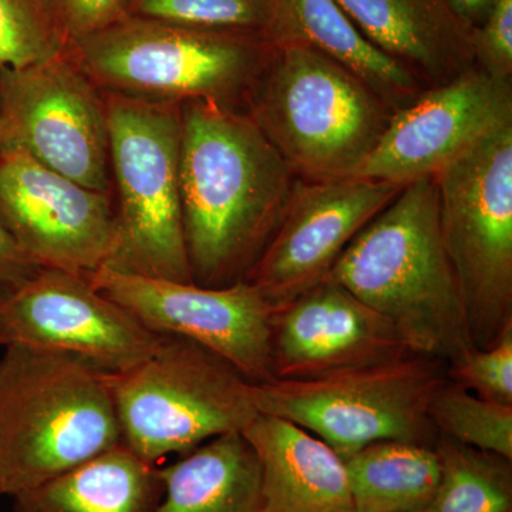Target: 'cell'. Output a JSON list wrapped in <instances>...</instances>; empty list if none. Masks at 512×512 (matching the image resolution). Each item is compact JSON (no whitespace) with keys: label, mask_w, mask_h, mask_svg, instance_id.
Instances as JSON below:
<instances>
[{"label":"cell","mask_w":512,"mask_h":512,"mask_svg":"<svg viewBox=\"0 0 512 512\" xmlns=\"http://www.w3.org/2000/svg\"><path fill=\"white\" fill-rule=\"evenodd\" d=\"M296 181L248 111L207 100L181 103V204L194 284L245 281Z\"/></svg>","instance_id":"1"},{"label":"cell","mask_w":512,"mask_h":512,"mask_svg":"<svg viewBox=\"0 0 512 512\" xmlns=\"http://www.w3.org/2000/svg\"><path fill=\"white\" fill-rule=\"evenodd\" d=\"M326 279L389 320L414 353L448 365L474 348L441 239L434 178L404 185L353 238Z\"/></svg>","instance_id":"2"},{"label":"cell","mask_w":512,"mask_h":512,"mask_svg":"<svg viewBox=\"0 0 512 512\" xmlns=\"http://www.w3.org/2000/svg\"><path fill=\"white\" fill-rule=\"evenodd\" d=\"M123 444L107 373L12 343L0 356V487L16 495Z\"/></svg>","instance_id":"3"},{"label":"cell","mask_w":512,"mask_h":512,"mask_svg":"<svg viewBox=\"0 0 512 512\" xmlns=\"http://www.w3.org/2000/svg\"><path fill=\"white\" fill-rule=\"evenodd\" d=\"M248 114L301 180L355 177L394 111L348 67L301 43L275 45Z\"/></svg>","instance_id":"4"},{"label":"cell","mask_w":512,"mask_h":512,"mask_svg":"<svg viewBox=\"0 0 512 512\" xmlns=\"http://www.w3.org/2000/svg\"><path fill=\"white\" fill-rule=\"evenodd\" d=\"M274 47L261 35L124 16L74 40L69 55L103 93L157 103L207 100L238 109Z\"/></svg>","instance_id":"5"},{"label":"cell","mask_w":512,"mask_h":512,"mask_svg":"<svg viewBox=\"0 0 512 512\" xmlns=\"http://www.w3.org/2000/svg\"><path fill=\"white\" fill-rule=\"evenodd\" d=\"M123 444L147 463L185 456L259 416L255 384L200 343L164 335L147 359L107 373Z\"/></svg>","instance_id":"6"},{"label":"cell","mask_w":512,"mask_h":512,"mask_svg":"<svg viewBox=\"0 0 512 512\" xmlns=\"http://www.w3.org/2000/svg\"><path fill=\"white\" fill-rule=\"evenodd\" d=\"M116 239L109 266L194 284L181 204V104L103 93Z\"/></svg>","instance_id":"7"},{"label":"cell","mask_w":512,"mask_h":512,"mask_svg":"<svg viewBox=\"0 0 512 512\" xmlns=\"http://www.w3.org/2000/svg\"><path fill=\"white\" fill-rule=\"evenodd\" d=\"M441 239L474 348L512 329V124L434 177Z\"/></svg>","instance_id":"8"},{"label":"cell","mask_w":512,"mask_h":512,"mask_svg":"<svg viewBox=\"0 0 512 512\" xmlns=\"http://www.w3.org/2000/svg\"><path fill=\"white\" fill-rule=\"evenodd\" d=\"M448 380L447 363L410 353L305 380L255 384L259 413L293 421L345 460L384 440L434 444V394Z\"/></svg>","instance_id":"9"},{"label":"cell","mask_w":512,"mask_h":512,"mask_svg":"<svg viewBox=\"0 0 512 512\" xmlns=\"http://www.w3.org/2000/svg\"><path fill=\"white\" fill-rule=\"evenodd\" d=\"M2 150H18L90 190H111L104 94L69 52L0 70Z\"/></svg>","instance_id":"10"},{"label":"cell","mask_w":512,"mask_h":512,"mask_svg":"<svg viewBox=\"0 0 512 512\" xmlns=\"http://www.w3.org/2000/svg\"><path fill=\"white\" fill-rule=\"evenodd\" d=\"M104 296L158 335L200 343L254 383L275 380L271 359L274 308L247 281L221 288L126 274L109 266L86 274Z\"/></svg>","instance_id":"11"},{"label":"cell","mask_w":512,"mask_h":512,"mask_svg":"<svg viewBox=\"0 0 512 512\" xmlns=\"http://www.w3.org/2000/svg\"><path fill=\"white\" fill-rule=\"evenodd\" d=\"M158 335L97 291L83 274L39 268L0 295V346L22 343L120 373L147 359Z\"/></svg>","instance_id":"12"},{"label":"cell","mask_w":512,"mask_h":512,"mask_svg":"<svg viewBox=\"0 0 512 512\" xmlns=\"http://www.w3.org/2000/svg\"><path fill=\"white\" fill-rule=\"evenodd\" d=\"M0 225L33 264L90 274L109 262L116 217L90 190L18 150L0 151Z\"/></svg>","instance_id":"13"},{"label":"cell","mask_w":512,"mask_h":512,"mask_svg":"<svg viewBox=\"0 0 512 512\" xmlns=\"http://www.w3.org/2000/svg\"><path fill=\"white\" fill-rule=\"evenodd\" d=\"M404 185L367 178L298 181L278 228L245 281L272 308L318 285L353 238Z\"/></svg>","instance_id":"14"},{"label":"cell","mask_w":512,"mask_h":512,"mask_svg":"<svg viewBox=\"0 0 512 512\" xmlns=\"http://www.w3.org/2000/svg\"><path fill=\"white\" fill-rule=\"evenodd\" d=\"M512 124V80L474 67L453 82L424 90L394 111L357 178L407 185L434 178L478 141Z\"/></svg>","instance_id":"15"},{"label":"cell","mask_w":512,"mask_h":512,"mask_svg":"<svg viewBox=\"0 0 512 512\" xmlns=\"http://www.w3.org/2000/svg\"><path fill=\"white\" fill-rule=\"evenodd\" d=\"M410 353L389 320L326 278L272 311L271 359L278 380L315 379Z\"/></svg>","instance_id":"16"},{"label":"cell","mask_w":512,"mask_h":512,"mask_svg":"<svg viewBox=\"0 0 512 512\" xmlns=\"http://www.w3.org/2000/svg\"><path fill=\"white\" fill-rule=\"evenodd\" d=\"M376 49L413 73L426 89L476 67L473 30L446 0H336Z\"/></svg>","instance_id":"17"},{"label":"cell","mask_w":512,"mask_h":512,"mask_svg":"<svg viewBox=\"0 0 512 512\" xmlns=\"http://www.w3.org/2000/svg\"><path fill=\"white\" fill-rule=\"evenodd\" d=\"M242 434L261 468L259 512H355L345 460L311 431L259 414Z\"/></svg>","instance_id":"18"},{"label":"cell","mask_w":512,"mask_h":512,"mask_svg":"<svg viewBox=\"0 0 512 512\" xmlns=\"http://www.w3.org/2000/svg\"><path fill=\"white\" fill-rule=\"evenodd\" d=\"M301 43L348 67L393 111L412 104L426 87L376 49L336 0H278L275 45Z\"/></svg>","instance_id":"19"},{"label":"cell","mask_w":512,"mask_h":512,"mask_svg":"<svg viewBox=\"0 0 512 512\" xmlns=\"http://www.w3.org/2000/svg\"><path fill=\"white\" fill-rule=\"evenodd\" d=\"M160 466L120 444L63 476L13 497V512H156Z\"/></svg>","instance_id":"20"},{"label":"cell","mask_w":512,"mask_h":512,"mask_svg":"<svg viewBox=\"0 0 512 512\" xmlns=\"http://www.w3.org/2000/svg\"><path fill=\"white\" fill-rule=\"evenodd\" d=\"M160 473L164 491L156 512L261 510V468L242 433L208 440Z\"/></svg>","instance_id":"21"},{"label":"cell","mask_w":512,"mask_h":512,"mask_svg":"<svg viewBox=\"0 0 512 512\" xmlns=\"http://www.w3.org/2000/svg\"><path fill=\"white\" fill-rule=\"evenodd\" d=\"M355 512H424L440 481L434 444L376 441L345 458Z\"/></svg>","instance_id":"22"},{"label":"cell","mask_w":512,"mask_h":512,"mask_svg":"<svg viewBox=\"0 0 512 512\" xmlns=\"http://www.w3.org/2000/svg\"><path fill=\"white\" fill-rule=\"evenodd\" d=\"M436 494L424 512H512V461L437 436Z\"/></svg>","instance_id":"23"},{"label":"cell","mask_w":512,"mask_h":512,"mask_svg":"<svg viewBox=\"0 0 512 512\" xmlns=\"http://www.w3.org/2000/svg\"><path fill=\"white\" fill-rule=\"evenodd\" d=\"M429 414L437 436L512 461V406L481 399L448 379L434 394Z\"/></svg>","instance_id":"24"},{"label":"cell","mask_w":512,"mask_h":512,"mask_svg":"<svg viewBox=\"0 0 512 512\" xmlns=\"http://www.w3.org/2000/svg\"><path fill=\"white\" fill-rule=\"evenodd\" d=\"M127 16L265 36L275 45L278 0H128Z\"/></svg>","instance_id":"25"},{"label":"cell","mask_w":512,"mask_h":512,"mask_svg":"<svg viewBox=\"0 0 512 512\" xmlns=\"http://www.w3.org/2000/svg\"><path fill=\"white\" fill-rule=\"evenodd\" d=\"M53 0H0V70H19L69 52Z\"/></svg>","instance_id":"26"},{"label":"cell","mask_w":512,"mask_h":512,"mask_svg":"<svg viewBox=\"0 0 512 512\" xmlns=\"http://www.w3.org/2000/svg\"><path fill=\"white\" fill-rule=\"evenodd\" d=\"M447 376L481 399L512 406V329L491 348L470 349L448 363Z\"/></svg>","instance_id":"27"},{"label":"cell","mask_w":512,"mask_h":512,"mask_svg":"<svg viewBox=\"0 0 512 512\" xmlns=\"http://www.w3.org/2000/svg\"><path fill=\"white\" fill-rule=\"evenodd\" d=\"M476 67L498 80H512V0H497L480 28L473 30Z\"/></svg>","instance_id":"28"},{"label":"cell","mask_w":512,"mask_h":512,"mask_svg":"<svg viewBox=\"0 0 512 512\" xmlns=\"http://www.w3.org/2000/svg\"><path fill=\"white\" fill-rule=\"evenodd\" d=\"M70 43L127 16L128 0H53Z\"/></svg>","instance_id":"29"},{"label":"cell","mask_w":512,"mask_h":512,"mask_svg":"<svg viewBox=\"0 0 512 512\" xmlns=\"http://www.w3.org/2000/svg\"><path fill=\"white\" fill-rule=\"evenodd\" d=\"M40 266L20 251L18 245L0 225V295L29 278Z\"/></svg>","instance_id":"30"},{"label":"cell","mask_w":512,"mask_h":512,"mask_svg":"<svg viewBox=\"0 0 512 512\" xmlns=\"http://www.w3.org/2000/svg\"><path fill=\"white\" fill-rule=\"evenodd\" d=\"M458 18L471 30L480 28L490 15L497 0H446Z\"/></svg>","instance_id":"31"},{"label":"cell","mask_w":512,"mask_h":512,"mask_svg":"<svg viewBox=\"0 0 512 512\" xmlns=\"http://www.w3.org/2000/svg\"><path fill=\"white\" fill-rule=\"evenodd\" d=\"M2 120H3V99H2V87H0V151H2Z\"/></svg>","instance_id":"32"},{"label":"cell","mask_w":512,"mask_h":512,"mask_svg":"<svg viewBox=\"0 0 512 512\" xmlns=\"http://www.w3.org/2000/svg\"><path fill=\"white\" fill-rule=\"evenodd\" d=\"M3 493H2V487H0V497H2Z\"/></svg>","instance_id":"33"}]
</instances>
